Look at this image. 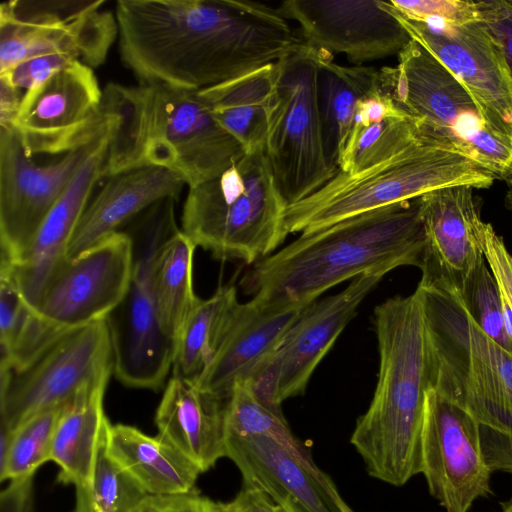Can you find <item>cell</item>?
Masks as SVG:
<instances>
[{
  "instance_id": "obj_41",
  "label": "cell",
  "mask_w": 512,
  "mask_h": 512,
  "mask_svg": "<svg viewBox=\"0 0 512 512\" xmlns=\"http://www.w3.org/2000/svg\"><path fill=\"white\" fill-rule=\"evenodd\" d=\"M137 512H220L219 502L195 492L173 496H149Z\"/></svg>"
},
{
  "instance_id": "obj_23",
  "label": "cell",
  "mask_w": 512,
  "mask_h": 512,
  "mask_svg": "<svg viewBox=\"0 0 512 512\" xmlns=\"http://www.w3.org/2000/svg\"><path fill=\"white\" fill-rule=\"evenodd\" d=\"M112 127L94 140L90 151L56 201L25 254L10 265L27 303L36 310L43 289L67 251L95 185L105 177Z\"/></svg>"
},
{
  "instance_id": "obj_27",
  "label": "cell",
  "mask_w": 512,
  "mask_h": 512,
  "mask_svg": "<svg viewBox=\"0 0 512 512\" xmlns=\"http://www.w3.org/2000/svg\"><path fill=\"white\" fill-rule=\"evenodd\" d=\"M381 89L380 70L344 66L331 54H318L317 101L326 156L339 170L352 131L358 103Z\"/></svg>"
},
{
  "instance_id": "obj_15",
  "label": "cell",
  "mask_w": 512,
  "mask_h": 512,
  "mask_svg": "<svg viewBox=\"0 0 512 512\" xmlns=\"http://www.w3.org/2000/svg\"><path fill=\"white\" fill-rule=\"evenodd\" d=\"M421 473L445 512H468L491 494V474L476 420L431 387L426 392L421 434Z\"/></svg>"
},
{
  "instance_id": "obj_31",
  "label": "cell",
  "mask_w": 512,
  "mask_h": 512,
  "mask_svg": "<svg viewBox=\"0 0 512 512\" xmlns=\"http://www.w3.org/2000/svg\"><path fill=\"white\" fill-rule=\"evenodd\" d=\"M67 330H60L23 297L10 263L0 265V368L20 369Z\"/></svg>"
},
{
  "instance_id": "obj_46",
  "label": "cell",
  "mask_w": 512,
  "mask_h": 512,
  "mask_svg": "<svg viewBox=\"0 0 512 512\" xmlns=\"http://www.w3.org/2000/svg\"><path fill=\"white\" fill-rule=\"evenodd\" d=\"M501 512H512V497L501 503Z\"/></svg>"
},
{
  "instance_id": "obj_43",
  "label": "cell",
  "mask_w": 512,
  "mask_h": 512,
  "mask_svg": "<svg viewBox=\"0 0 512 512\" xmlns=\"http://www.w3.org/2000/svg\"><path fill=\"white\" fill-rule=\"evenodd\" d=\"M33 476L14 479L1 492V512H30Z\"/></svg>"
},
{
  "instance_id": "obj_32",
  "label": "cell",
  "mask_w": 512,
  "mask_h": 512,
  "mask_svg": "<svg viewBox=\"0 0 512 512\" xmlns=\"http://www.w3.org/2000/svg\"><path fill=\"white\" fill-rule=\"evenodd\" d=\"M196 245L181 230L160 247L153 265V288L159 325L174 343L198 297L193 288Z\"/></svg>"
},
{
  "instance_id": "obj_11",
  "label": "cell",
  "mask_w": 512,
  "mask_h": 512,
  "mask_svg": "<svg viewBox=\"0 0 512 512\" xmlns=\"http://www.w3.org/2000/svg\"><path fill=\"white\" fill-rule=\"evenodd\" d=\"M114 372L106 319L67 330L20 369L0 368V426L14 431L33 415L65 405Z\"/></svg>"
},
{
  "instance_id": "obj_3",
  "label": "cell",
  "mask_w": 512,
  "mask_h": 512,
  "mask_svg": "<svg viewBox=\"0 0 512 512\" xmlns=\"http://www.w3.org/2000/svg\"><path fill=\"white\" fill-rule=\"evenodd\" d=\"M102 110L114 119L105 177L155 166L176 173L191 188L219 177L246 155L198 91L157 82L109 83Z\"/></svg>"
},
{
  "instance_id": "obj_5",
  "label": "cell",
  "mask_w": 512,
  "mask_h": 512,
  "mask_svg": "<svg viewBox=\"0 0 512 512\" xmlns=\"http://www.w3.org/2000/svg\"><path fill=\"white\" fill-rule=\"evenodd\" d=\"M416 289L430 342L432 387L476 420L490 471L512 474V352L473 321L456 295Z\"/></svg>"
},
{
  "instance_id": "obj_10",
  "label": "cell",
  "mask_w": 512,
  "mask_h": 512,
  "mask_svg": "<svg viewBox=\"0 0 512 512\" xmlns=\"http://www.w3.org/2000/svg\"><path fill=\"white\" fill-rule=\"evenodd\" d=\"M318 54L301 42L275 63L263 152L288 206L313 194L338 172L324 148L317 101Z\"/></svg>"
},
{
  "instance_id": "obj_30",
  "label": "cell",
  "mask_w": 512,
  "mask_h": 512,
  "mask_svg": "<svg viewBox=\"0 0 512 512\" xmlns=\"http://www.w3.org/2000/svg\"><path fill=\"white\" fill-rule=\"evenodd\" d=\"M239 303L233 285L219 286L207 299L198 298L174 343L173 377L197 383Z\"/></svg>"
},
{
  "instance_id": "obj_20",
  "label": "cell",
  "mask_w": 512,
  "mask_h": 512,
  "mask_svg": "<svg viewBox=\"0 0 512 512\" xmlns=\"http://www.w3.org/2000/svg\"><path fill=\"white\" fill-rule=\"evenodd\" d=\"M473 191L459 185L420 197L425 246L419 287L458 295L468 275L485 260L481 244L485 222Z\"/></svg>"
},
{
  "instance_id": "obj_12",
  "label": "cell",
  "mask_w": 512,
  "mask_h": 512,
  "mask_svg": "<svg viewBox=\"0 0 512 512\" xmlns=\"http://www.w3.org/2000/svg\"><path fill=\"white\" fill-rule=\"evenodd\" d=\"M104 1H7L0 6V74L36 56L67 54L101 65L118 37Z\"/></svg>"
},
{
  "instance_id": "obj_44",
  "label": "cell",
  "mask_w": 512,
  "mask_h": 512,
  "mask_svg": "<svg viewBox=\"0 0 512 512\" xmlns=\"http://www.w3.org/2000/svg\"><path fill=\"white\" fill-rule=\"evenodd\" d=\"M25 92L0 77V127L11 128Z\"/></svg>"
},
{
  "instance_id": "obj_26",
  "label": "cell",
  "mask_w": 512,
  "mask_h": 512,
  "mask_svg": "<svg viewBox=\"0 0 512 512\" xmlns=\"http://www.w3.org/2000/svg\"><path fill=\"white\" fill-rule=\"evenodd\" d=\"M107 451L149 496L194 492L200 469L174 445L157 435L116 424L109 428Z\"/></svg>"
},
{
  "instance_id": "obj_6",
  "label": "cell",
  "mask_w": 512,
  "mask_h": 512,
  "mask_svg": "<svg viewBox=\"0 0 512 512\" xmlns=\"http://www.w3.org/2000/svg\"><path fill=\"white\" fill-rule=\"evenodd\" d=\"M495 180L475 161L422 133L416 140L350 173L338 170L313 194L287 206L285 226L289 234L313 232L438 189L459 185L487 189Z\"/></svg>"
},
{
  "instance_id": "obj_24",
  "label": "cell",
  "mask_w": 512,
  "mask_h": 512,
  "mask_svg": "<svg viewBox=\"0 0 512 512\" xmlns=\"http://www.w3.org/2000/svg\"><path fill=\"white\" fill-rule=\"evenodd\" d=\"M183 179L162 167L148 166L124 171L107 177L105 185L89 201L70 242L67 259L81 253L119 231L155 203L166 199L178 200Z\"/></svg>"
},
{
  "instance_id": "obj_40",
  "label": "cell",
  "mask_w": 512,
  "mask_h": 512,
  "mask_svg": "<svg viewBox=\"0 0 512 512\" xmlns=\"http://www.w3.org/2000/svg\"><path fill=\"white\" fill-rule=\"evenodd\" d=\"M480 21L497 43L512 76V19L499 0L477 1Z\"/></svg>"
},
{
  "instance_id": "obj_38",
  "label": "cell",
  "mask_w": 512,
  "mask_h": 512,
  "mask_svg": "<svg viewBox=\"0 0 512 512\" xmlns=\"http://www.w3.org/2000/svg\"><path fill=\"white\" fill-rule=\"evenodd\" d=\"M76 61L79 60L67 54L36 56L18 63L7 72L0 74V77L26 92L41 85Z\"/></svg>"
},
{
  "instance_id": "obj_17",
  "label": "cell",
  "mask_w": 512,
  "mask_h": 512,
  "mask_svg": "<svg viewBox=\"0 0 512 512\" xmlns=\"http://www.w3.org/2000/svg\"><path fill=\"white\" fill-rule=\"evenodd\" d=\"M133 261L131 236L120 230L110 234L55 268L36 311L60 330L106 319L128 290Z\"/></svg>"
},
{
  "instance_id": "obj_22",
  "label": "cell",
  "mask_w": 512,
  "mask_h": 512,
  "mask_svg": "<svg viewBox=\"0 0 512 512\" xmlns=\"http://www.w3.org/2000/svg\"><path fill=\"white\" fill-rule=\"evenodd\" d=\"M311 303L256 297L239 303L197 386L227 400L237 383L247 382L256 374Z\"/></svg>"
},
{
  "instance_id": "obj_29",
  "label": "cell",
  "mask_w": 512,
  "mask_h": 512,
  "mask_svg": "<svg viewBox=\"0 0 512 512\" xmlns=\"http://www.w3.org/2000/svg\"><path fill=\"white\" fill-rule=\"evenodd\" d=\"M275 63L198 91L216 121L245 149L263 151L274 88Z\"/></svg>"
},
{
  "instance_id": "obj_2",
  "label": "cell",
  "mask_w": 512,
  "mask_h": 512,
  "mask_svg": "<svg viewBox=\"0 0 512 512\" xmlns=\"http://www.w3.org/2000/svg\"><path fill=\"white\" fill-rule=\"evenodd\" d=\"M420 197L301 233L254 263L240 281L242 290L268 301L311 303L369 271L420 269L425 246Z\"/></svg>"
},
{
  "instance_id": "obj_8",
  "label": "cell",
  "mask_w": 512,
  "mask_h": 512,
  "mask_svg": "<svg viewBox=\"0 0 512 512\" xmlns=\"http://www.w3.org/2000/svg\"><path fill=\"white\" fill-rule=\"evenodd\" d=\"M397 56L380 69L382 90L425 135L512 185V141L489 129L460 81L413 39Z\"/></svg>"
},
{
  "instance_id": "obj_21",
  "label": "cell",
  "mask_w": 512,
  "mask_h": 512,
  "mask_svg": "<svg viewBox=\"0 0 512 512\" xmlns=\"http://www.w3.org/2000/svg\"><path fill=\"white\" fill-rule=\"evenodd\" d=\"M225 444L226 457L238 467L245 486L260 489L284 512H354L311 457L298 456L263 435L227 434Z\"/></svg>"
},
{
  "instance_id": "obj_28",
  "label": "cell",
  "mask_w": 512,
  "mask_h": 512,
  "mask_svg": "<svg viewBox=\"0 0 512 512\" xmlns=\"http://www.w3.org/2000/svg\"><path fill=\"white\" fill-rule=\"evenodd\" d=\"M107 384L88 387L68 402L58 421L51 461L58 481L75 487L92 481L98 449L110 424L104 410Z\"/></svg>"
},
{
  "instance_id": "obj_36",
  "label": "cell",
  "mask_w": 512,
  "mask_h": 512,
  "mask_svg": "<svg viewBox=\"0 0 512 512\" xmlns=\"http://www.w3.org/2000/svg\"><path fill=\"white\" fill-rule=\"evenodd\" d=\"M456 296L473 321L499 345L512 352L500 288L486 259L472 270Z\"/></svg>"
},
{
  "instance_id": "obj_25",
  "label": "cell",
  "mask_w": 512,
  "mask_h": 512,
  "mask_svg": "<svg viewBox=\"0 0 512 512\" xmlns=\"http://www.w3.org/2000/svg\"><path fill=\"white\" fill-rule=\"evenodd\" d=\"M225 405L196 383L172 376L155 415L158 435L205 472L226 457Z\"/></svg>"
},
{
  "instance_id": "obj_1",
  "label": "cell",
  "mask_w": 512,
  "mask_h": 512,
  "mask_svg": "<svg viewBox=\"0 0 512 512\" xmlns=\"http://www.w3.org/2000/svg\"><path fill=\"white\" fill-rule=\"evenodd\" d=\"M121 59L139 82L200 91L274 64L302 41L249 0H119Z\"/></svg>"
},
{
  "instance_id": "obj_14",
  "label": "cell",
  "mask_w": 512,
  "mask_h": 512,
  "mask_svg": "<svg viewBox=\"0 0 512 512\" xmlns=\"http://www.w3.org/2000/svg\"><path fill=\"white\" fill-rule=\"evenodd\" d=\"M103 90L93 69L76 61L26 91L11 129L29 157L68 153L110 128L102 110Z\"/></svg>"
},
{
  "instance_id": "obj_39",
  "label": "cell",
  "mask_w": 512,
  "mask_h": 512,
  "mask_svg": "<svg viewBox=\"0 0 512 512\" xmlns=\"http://www.w3.org/2000/svg\"><path fill=\"white\" fill-rule=\"evenodd\" d=\"M484 257L500 288L503 301L512 311V254L490 223L481 232Z\"/></svg>"
},
{
  "instance_id": "obj_42",
  "label": "cell",
  "mask_w": 512,
  "mask_h": 512,
  "mask_svg": "<svg viewBox=\"0 0 512 512\" xmlns=\"http://www.w3.org/2000/svg\"><path fill=\"white\" fill-rule=\"evenodd\" d=\"M220 512H284L266 493L256 487L245 486L237 496L220 503Z\"/></svg>"
},
{
  "instance_id": "obj_45",
  "label": "cell",
  "mask_w": 512,
  "mask_h": 512,
  "mask_svg": "<svg viewBox=\"0 0 512 512\" xmlns=\"http://www.w3.org/2000/svg\"><path fill=\"white\" fill-rule=\"evenodd\" d=\"M500 5L512 19V0H499Z\"/></svg>"
},
{
  "instance_id": "obj_9",
  "label": "cell",
  "mask_w": 512,
  "mask_h": 512,
  "mask_svg": "<svg viewBox=\"0 0 512 512\" xmlns=\"http://www.w3.org/2000/svg\"><path fill=\"white\" fill-rule=\"evenodd\" d=\"M176 199H163L140 215L126 231L133 240L134 261L128 290L106 318L116 378L126 386L157 390L172 369L174 342L159 325L153 265L162 244L179 228Z\"/></svg>"
},
{
  "instance_id": "obj_7",
  "label": "cell",
  "mask_w": 512,
  "mask_h": 512,
  "mask_svg": "<svg viewBox=\"0 0 512 512\" xmlns=\"http://www.w3.org/2000/svg\"><path fill=\"white\" fill-rule=\"evenodd\" d=\"M287 206L264 152L247 153L219 177L189 188L181 230L216 259L253 265L289 234Z\"/></svg>"
},
{
  "instance_id": "obj_19",
  "label": "cell",
  "mask_w": 512,
  "mask_h": 512,
  "mask_svg": "<svg viewBox=\"0 0 512 512\" xmlns=\"http://www.w3.org/2000/svg\"><path fill=\"white\" fill-rule=\"evenodd\" d=\"M277 10L299 25L304 44L357 65L398 55L412 41L388 1L286 0Z\"/></svg>"
},
{
  "instance_id": "obj_18",
  "label": "cell",
  "mask_w": 512,
  "mask_h": 512,
  "mask_svg": "<svg viewBox=\"0 0 512 512\" xmlns=\"http://www.w3.org/2000/svg\"><path fill=\"white\" fill-rule=\"evenodd\" d=\"M93 142L58 161L38 165L13 129L0 127L1 258L14 264L25 254Z\"/></svg>"
},
{
  "instance_id": "obj_33",
  "label": "cell",
  "mask_w": 512,
  "mask_h": 512,
  "mask_svg": "<svg viewBox=\"0 0 512 512\" xmlns=\"http://www.w3.org/2000/svg\"><path fill=\"white\" fill-rule=\"evenodd\" d=\"M111 423L102 436L91 483L76 488L73 512H137L149 497L107 451Z\"/></svg>"
},
{
  "instance_id": "obj_4",
  "label": "cell",
  "mask_w": 512,
  "mask_h": 512,
  "mask_svg": "<svg viewBox=\"0 0 512 512\" xmlns=\"http://www.w3.org/2000/svg\"><path fill=\"white\" fill-rule=\"evenodd\" d=\"M374 327L379 351L376 389L350 442L370 476L403 486L421 473L425 398L432 387L430 342L418 290L378 305Z\"/></svg>"
},
{
  "instance_id": "obj_35",
  "label": "cell",
  "mask_w": 512,
  "mask_h": 512,
  "mask_svg": "<svg viewBox=\"0 0 512 512\" xmlns=\"http://www.w3.org/2000/svg\"><path fill=\"white\" fill-rule=\"evenodd\" d=\"M227 434L267 436L298 456L310 457L293 435L283 413H277L263 404L248 382L237 383L226 400L225 436Z\"/></svg>"
},
{
  "instance_id": "obj_34",
  "label": "cell",
  "mask_w": 512,
  "mask_h": 512,
  "mask_svg": "<svg viewBox=\"0 0 512 512\" xmlns=\"http://www.w3.org/2000/svg\"><path fill=\"white\" fill-rule=\"evenodd\" d=\"M65 405L41 411L12 431L6 451L0 455L1 481L34 476L51 460L55 430Z\"/></svg>"
},
{
  "instance_id": "obj_37",
  "label": "cell",
  "mask_w": 512,
  "mask_h": 512,
  "mask_svg": "<svg viewBox=\"0 0 512 512\" xmlns=\"http://www.w3.org/2000/svg\"><path fill=\"white\" fill-rule=\"evenodd\" d=\"M393 9L401 16L418 22L434 20L449 23H468L480 21L477 1L471 0H416L389 1Z\"/></svg>"
},
{
  "instance_id": "obj_16",
  "label": "cell",
  "mask_w": 512,
  "mask_h": 512,
  "mask_svg": "<svg viewBox=\"0 0 512 512\" xmlns=\"http://www.w3.org/2000/svg\"><path fill=\"white\" fill-rule=\"evenodd\" d=\"M390 7L411 38L466 88L489 129L512 141V76L501 49L484 24L418 22L399 15L391 4Z\"/></svg>"
},
{
  "instance_id": "obj_13",
  "label": "cell",
  "mask_w": 512,
  "mask_h": 512,
  "mask_svg": "<svg viewBox=\"0 0 512 512\" xmlns=\"http://www.w3.org/2000/svg\"><path fill=\"white\" fill-rule=\"evenodd\" d=\"M390 270L366 272L341 292L311 303L288 330L274 352L247 381L268 408L302 395L314 370L355 316L358 307Z\"/></svg>"
}]
</instances>
